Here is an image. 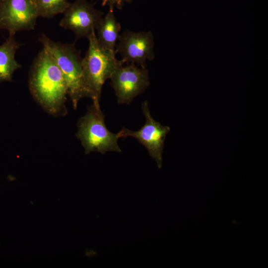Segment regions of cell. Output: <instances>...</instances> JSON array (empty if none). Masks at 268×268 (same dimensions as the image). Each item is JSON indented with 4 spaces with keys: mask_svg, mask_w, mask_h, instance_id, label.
I'll use <instances>...</instances> for the list:
<instances>
[{
    "mask_svg": "<svg viewBox=\"0 0 268 268\" xmlns=\"http://www.w3.org/2000/svg\"><path fill=\"white\" fill-rule=\"evenodd\" d=\"M28 83L32 96L47 111L53 115L66 114L67 83L55 60L44 47L31 66Z\"/></svg>",
    "mask_w": 268,
    "mask_h": 268,
    "instance_id": "obj_1",
    "label": "cell"
},
{
    "mask_svg": "<svg viewBox=\"0 0 268 268\" xmlns=\"http://www.w3.org/2000/svg\"><path fill=\"white\" fill-rule=\"evenodd\" d=\"M39 41L51 55L61 70L67 83L68 95L74 109L84 97L90 98L85 84L82 68L80 51L74 43L65 44L55 42L44 34H41Z\"/></svg>",
    "mask_w": 268,
    "mask_h": 268,
    "instance_id": "obj_2",
    "label": "cell"
},
{
    "mask_svg": "<svg viewBox=\"0 0 268 268\" xmlns=\"http://www.w3.org/2000/svg\"><path fill=\"white\" fill-rule=\"evenodd\" d=\"M87 39L88 47L82 59L84 80L93 103L99 104L103 86L113 72L125 64L118 60L115 52L104 49L99 45L95 30Z\"/></svg>",
    "mask_w": 268,
    "mask_h": 268,
    "instance_id": "obj_3",
    "label": "cell"
},
{
    "mask_svg": "<svg viewBox=\"0 0 268 268\" xmlns=\"http://www.w3.org/2000/svg\"><path fill=\"white\" fill-rule=\"evenodd\" d=\"M104 119L99 104L93 103L86 114L78 120L76 136L80 140L85 154L92 151L102 154L108 151L121 152L118 144V133H112L108 130Z\"/></svg>",
    "mask_w": 268,
    "mask_h": 268,
    "instance_id": "obj_4",
    "label": "cell"
},
{
    "mask_svg": "<svg viewBox=\"0 0 268 268\" xmlns=\"http://www.w3.org/2000/svg\"><path fill=\"white\" fill-rule=\"evenodd\" d=\"M125 65V64H124ZM118 67L110 79L119 104H130L149 85L148 71L134 64Z\"/></svg>",
    "mask_w": 268,
    "mask_h": 268,
    "instance_id": "obj_5",
    "label": "cell"
},
{
    "mask_svg": "<svg viewBox=\"0 0 268 268\" xmlns=\"http://www.w3.org/2000/svg\"><path fill=\"white\" fill-rule=\"evenodd\" d=\"M145 118L144 125L138 131H132L123 128L118 133L119 138L128 136L136 138L147 150L150 156L155 161L157 166H162V152L164 140L170 130V127L162 126L155 121L150 115L147 101L141 105Z\"/></svg>",
    "mask_w": 268,
    "mask_h": 268,
    "instance_id": "obj_6",
    "label": "cell"
},
{
    "mask_svg": "<svg viewBox=\"0 0 268 268\" xmlns=\"http://www.w3.org/2000/svg\"><path fill=\"white\" fill-rule=\"evenodd\" d=\"M154 37L150 31L125 30L120 35L115 49L124 64H134L146 68L147 61L155 58Z\"/></svg>",
    "mask_w": 268,
    "mask_h": 268,
    "instance_id": "obj_7",
    "label": "cell"
},
{
    "mask_svg": "<svg viewBox=\"0 0 268 268\" xmlns=\"http://www.w3.org/2000/svg\"><path fill=\"white\" fill-rule=\"evenodd\" d=\"M38 17L36 0H1L0 29L9 35L34 29Z\"/></svg>",
    "mask_w": 268,
    "mask_h": 268,
    "instance_id": "obj_8",
    "label": "cell"
},
{
    "mask_svg": "<svg viewBox=\"0 0 268 268\" xmlns=\"http://www.w3.org/2000/svg\"><path fill=\"white\" fill-rule=\"evenodd\" d=\"M60 26L72 31L77 39L87 38L95 30L104 16L87 0H74L63 13Z\"/></svg>",
    "mask_w": 268,
    "mask_h": 268,
    "instance_id": "obj_9",
    "label": "cell"
},
{
    "mask_svg": "<svg viewBox=\"0 0 268 268\" xmlns=\"http://www.w3.org/2000/svg\"><path fill=\"white\" fill-rule=\"evenodd\" d=\"M109 7L108 12L103 16L96 29V35L100 46L105 49L115 52L121 26L117 21L114 12V8Z\"/></svg>",
    "mask_w": 268,
    "mask_h": 268,
    "instance_id": "obj_10",
    "label": "cell"
},
{
    "mask_svg": "<svg viewBox=\"0 0 268 268\" xmlns=\"http://www.w3.org/2000/svg\"><path fill=\"white\" fill-rule=\"evenodd\" d=\"M21 45L14 35H10L0 45V83L11 81L14 72L21 67L15 59L16 53Z\"/></svg>",
    "mask_w": 268,
    "mask_h": 268,
    "instance_id": "obj_11",
    "label": "cell"
},
{
    "mask_svg": "<svg viewBox=\"0 0 268 268\" xmlns=\"http://www.w3.org/2000/svg\"><path fill=\"white\" fill-rule=\"evenodd\" d=\"M39 17L51 18L63 13L70 2L68 0H36Z\"/></svg>",
    "mask_w": 268,
    "mask_h": 268,
    "instance_id": "obj_12",
    "label": "cell"
},
{
    "mask_svg": "<svg viewBox=\"0 0 268 268\" xmlns=\"http://www.w3.org/2000/svg\"><path fill=\"white\" fill-rule=\"evenodd\" d=\"M102 5H108L109 7H113L121 9L127 3H130L133 0H100Z\"/></svg>",
    "mask_w": 268,
    "mask_h": 268,
    "instance_id": "obj_13",
    "label": "cell"
},
{
    "mask_svg": "<svg viewBox=\"0 0 268 268\" xmlns=\"http://www.w3.org/2000/svg\"><path fill=\"white\" fill-rule=\"evenodd\" d=\"M1 0H0V4H1Z\"/></svg>",
    "mask_w": 268,
    "mask_h": 268,
    "instance_id": "obj_14",
    "label": "cell"
}]
</instances>
